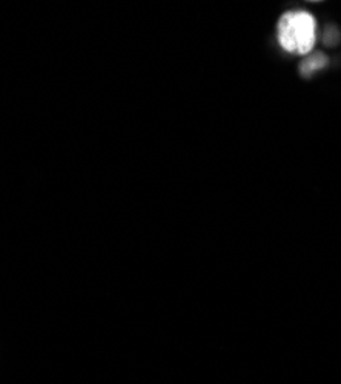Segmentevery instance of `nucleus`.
<instances>
[{"instance_id": "nucleus-1", "label": "nucleus", "mask_w": 341, "mask_h": 384, "mask_svg": "<svg viewBox=\"0 0 341 384\" xmlns=\"http://www.w3.org/2000/svg\"><path fill=\"white\" fill-rule=\"evenodd\" d=\"M317 23L306 11H289L279 22V40L288 53L308 54L315 43Z\"/></svg>"}, {"instance_id": "nucleus-2", "label": "nucleus", "mask_w": 341, "mask_h": 384, "mask_svg": "<svg viewBox=\"0 0 341 384\" xmlns=\"http://www.w3.org/2000/svg\"><path fill=\"white\" fill-rule=\"evenodd\" d=\"M325 65H326V57L325 55L318 54V55H313V57H308L306 62H303L301 71H303V74H311L312 71L325 67Z\"/></svg>"}]
</instances>
